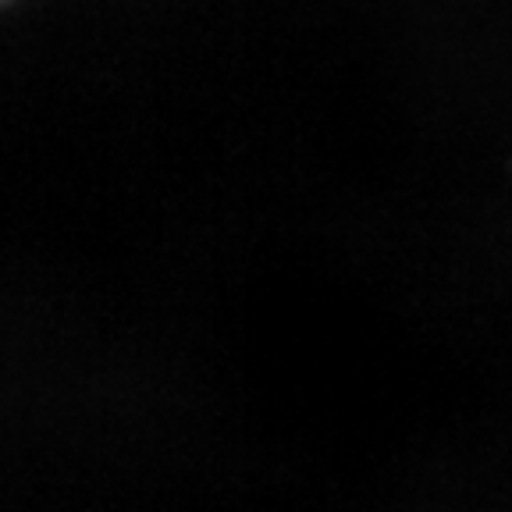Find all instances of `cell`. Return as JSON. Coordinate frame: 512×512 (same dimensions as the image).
I'll list each match as a JSON object with an SVG mask.
<instances>
[]
</instances>
